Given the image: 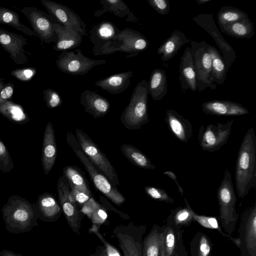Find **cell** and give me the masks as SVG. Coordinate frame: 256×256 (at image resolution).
Listing matches in <instances>:
<instances>
[{"label":"cell","instance_id":"6da1fadb","mask_svg":"<svg viewBox=\"0 0 256 256\" xmlns=\"http://www.w3.org/2000/svg\"><path fill=\"white\" fill-rule=\"evenodd\" d=\"M235 181L238 196L242 198L256 184V137L250 128L240 144L236 162Z\"/></svg>","mask_w":256,"mask_h":256},{"label":"cell","instance_id":"7a4b0ae2","mask_svg":"<svg viewBox=\"0 0 256 256\" xmlns=\"http://www.w3.org/2000/svg\"><path fill=\"white\" fill-rule=\"evenodd\" d=\"M6 228L14 234L32 231L38 226L35 204L17 195L10 196L2 209Z\"/></svg>","mask_w":256,"mask_h":256},{"label":"cell","instance_id":"3957f363","mask_svg":"<svg viewBox=\"0 0 256 256\" xmlns=\"http://www.w3.org/2000/svg\"><path fill=\"white\" fill-rule=\"evenodd\" d=\"M66 141L83 164L95 187L112 202L120 206L126 200L124 196L85 155L71 132L66 133Z\"/></svg>","mask_w":256,"mask_h":256},{"label":"cell","instance_id":"277c9868","mask_svg":"<svg viewBox=\"0 0 256 256\" xmlns=\"http://www.w3.org/2000/svg\"><path fill=\"white\" fill-rule=\"evenodd\" d=\"M148 82L146 79L134 88L130 102L122 113V123L129 130H138L149 122Z\"/></svg>","mask_w":256,"mask_h":256},{"label":"cell","instance_id":"5b68a950","mask_svg":"<svg viewBox=\"0 0 256 256\" xmlns=\"http://www.w3.org/2000/svg\"><path fill=\"white\" fill-rule=\"evenodd\" d=\"M217 198L221 223L226 232L230 234L235 228L238 214L236 208V197L232 175L228 170H225L218 189Z\"/></svg>","mask_w":256,"mask_h":256},{"label":"cell","instance_id":"8992f818","mask_svg":"<svg viewBox=\"0 0 256 256\" xmlns=\"http://www.w3.org/2000/svg\"><path fill=\"white\" fill-rule=\"evenodd\" d=\"M148 46V40L143 34L130 28H125L103 46L100 56L123 52L128 54L126 57L134 56Z\"/></svg>","mask_w":256,"mask_h":256},{"label":"cell","instance_id":"52a82bcc","mask_svg":"<svg viewBox=\"0 0 256 256\" xmlns=\"http://www.w3.org/2000/svg\"><path fill=\"white\" fill-rule=\"evenodd\" d=\"M191 52L194 61L199 92L209 88L214 90L216 84L212 76V58L208 50V44L206 41H191Z\"/></svg>","mask_w":256,"mask_h":256},{"label":"cell","instance_id":"ba28073f","mask_svg":"<svg viewBox=\"0 0 256 256\" xmlns=\"http://www.w3.org/2000/svg\"><path fill=\"white\" fill-rule=\"evenodd\" d=\"M76 135L82 150L91 162L114 186H120L118 176L114 167L98 146L86 134L79 128L76 129Z\"/></svg>","mask_w":256,"mask_h":256},{"label":"cell","instance_id":"9c48e42d","mask_svg":"<svg viewBox=\"0 0 256 256\" xmlns=\"http://www.w3.org/2000/svg\"><path fill=\"white\" fill-rule=\"evenodd\" d=\"M56 65L62 72L72 75H84L94 67L105 64V60H94L85 56L81 50L62 52L56 61Z\"/></svg>","mask_w":256,"mask_h":256},{"label":"cell","instance_id":"30bf717a","mask_svg":"<svg viewBox=\"0 0 256 256\" xmlns=\"http://www.w3.org/2000/svg\"><path fill=\"white\" fill-rule=\"evenodd\" d=\"M145 230L144 226H138L132 222L114 229L113 234L118 240L122 256H142V236Z\"/></svg>","mask_w":256,"mask_h":256},{"label":"cell","instance_id":"8fae6325","mask_svg":"<svg viewBox=\"0 0 256 256\" xmlns=\"http://www.w3.org/2000/svg\"><path fill=\"white\" fill-rule=\"evenodd\" d=\"M234 120L226 123L201 125L198 132V140L201 148L205 151L214 152L218 150L228 142L230 136Z\"/></svg>","mask_w":256,"mask_h":256},{"label":"cell","instance_id":"7c38bea8","mask_svg":"<svg viewBox=\"0 0 256 256\" xmlns=\"http://www.w3.org/2000/svg\"><path fill=\"white\" fill-rule=\"evenodd\" d=\"M57 190L60 206L68 225L74 232L79 234L83 214L71 194L70 185L64 176L58 180Z\"/></svg>","mask_w":256,"mask_h":256},{"label":"cell","instance_id":"4fadbf2b","mask_svg":"<svg viewBox=\"0 0 256 256\" xmlns=\"http://www.w3.org/2000/svg\"><path fill=\"white\" fill-rule=\"evenodd\" d=\"M20 12L28 18L32 29L40 40L46 44L56 43L58 36L54 30L56 22L44 12L35 6H25Z\"/></svg>","mask_w":256,"mask_h":256},{"label":"cell","instance_id":"5bb4252c","mask_svg":"<svg viewBox=\"0 0 256 256\" xmlns=\"http://www.w3.org/2000/svg\"><path fill=\"white\" fill-rule=\"evenodd\" d=\"M49 15L57 23L72 28L81 36L86 34V26L80 16L68 6L50 0H40Z\"/></svg>","mask_w":256,"mask_h":256},{"label":"cell","instance_id":"9a60e30c","mask_svg":"<svg viewBox=\"0 0 256 256\" xmlns=\"http://www.w3.org/2000/svg\"><path fill=\"white\" fill-rule=\"evenodd\" d=\"M192 20L213 38L220 49L226 68L228 70L236 59V52L220 34L212 14H200L192 18Z\"/></svg>","mask_w":256,"mask_h":256},{"label":"cell","instance_id":"2e32d148","mask_svg":"<svg viewBox=\"0 0 256 256\" xmlns=\"http://www.w3.org/2000/svg\"><path fill=\"white\" fill-rule=\"evenodd\" d=\"M27 44L26 39L22 36L0 28V45L16 64H24L28 62L24 49Z\"/></svg>","mask_w":256,"mask_h":256},{"label":"cell","instance_id":"e0dca14e","mask_svg":"<svg viewBox=\"0 0 256 256\" xmlns=\"http://www.w3.org/2000/svg\"><path fill=\"white\" fill-rule=\"evenodd\" d=\"M119 28L112 22L104 20L94 25L90 31V40L93 44L92 52L100 56L103 46L120 32Z\"/></svg>","mask_w":256,"mask_h":256},{"label":"cell","instance_id":"ac0fdd59","mask_svg":"<svg viewBox=\"0 0 256 256\" xmlns=\"http://www.w3.org/2000/svg\"><path fill=\"white\" fill-rule=\"evenodd\" d=\"M164 121L172 133L180 142H187L192 138L191 122L174 110H166Z\"/></svg>","mask_w":256,"mask_h":256},{"label":"cell","instance_id":"d6986e66","mask_svg":"<svg viewBox=\"0 0 256 256\" xmlns=\"http://www.w3.org/2000/svg\"><path fill=\"white\" fill-rule=\"evenodd\" d=\"M202 110L206 114L237 116L248 114L249 110L242 105L230 100H214L204 102Z\"/></svg>","mask_w":256,"mask_h":256},{"label":"cell","instance_id":"ffe728a7","mask_svg":"<svg viewBox=\"0 0 256 256\" xmlns=\"http://www.w3.org/2000/svg\"><path fill=\"white\" fill-rule=\"evenodd\" d=\"M179 80L182 92L190 90L196 92L198 90L196 78L190 48L188 46L180 57L179 65Z\"/></svg>","mask_w":256,"mask_h":256},{"label":"cell","instance_id":"44dd1931","mask_svg":"<svg viewBox=\"0 0 256 256\" xmlns=\"http://www.w3.org/2000/svg\"><path fill=\"white\" fill-rule=\"evenodd\" d=\"M80 103L84 111L95 118L104 116L110 110V104L106 98L89 90L82 92Z\"/></svg>","mask_w":256,"mask_h":256},{"label":"cell","instance_id":"7402d4cb","mask_svg":"<svg viewBox=\"0 0 256 256\" xmlns=\"http://www.w3.org/2000/svg\"><path fill=\"white\" fill-rule=\"evenodd\" d=\"M38 218L46 222L56 220L62 214V208L56 198L51 194L40 195L34 203Z\"/></svg>","mask_w":256,"mask_h":256},{"label":"cell","instance_id":"603a6c76","mask_svg":"<svg viewBox=\"0 0 256 256\" xmlns=\"http://www.w3.org/2000/svg\"><path fill=\"white\" fill-rule=\"evenodd\" d=\"M57 147L52 124L48 122L44 132L42 152V163L45 174L53 168L57 156Z\"/></svg>","mask_w":256,"mask_h":256},{"label":"cell","instance_id":"cb8c5ba5","mask_svg":"<svg viewBox=\"0 0 256 256\" xmlns=\"http://www.w3.org/2000/svg\"><path fill=\"white\" fill-rule=\"evenodd\" d=\"M162 236L164 248L166 256H175L176 254H187L182 241V230H176L167 222V224L160 228Z\"/></svg>","mask_w":256,"mask_h":256},{"label":"cell","instance_id":"d4e9b609","mask_svg":"<svg viewBox=\"0 0 256 256\" xmlns=\"http://www.w3.org/2000/svg\"><path fill=\"white\" fill-rule=\"evenodd\" d=\"M132 76V71L121 72L98 80L95 85L111 94H119L130 86Z\"/></svg>","mask_w":256,"mask_h":256},{"label":"cell","instance_id":"484cf974","mask_svg":"<svg viewBox=\"0 0 256 256\" xmlns=\"http://www.w3.org/2000/svg\"><path fill=\"white\" fill-rule=\"evenodd\" d=\"M102 8L94 11V17H100L107 12L124 18L128 22L139 24V20L134 14L128 5L121 0H100Z\"/></svg>","mask_w":256,"mask_h":256},{"label":"cell","instance_id":"4316f807","mask_svg":"<svg viewBox=\"0 0 256 256\" xmlns=\"http://www.w3.org/2000/svg\"><path fill=\"white\" fill-rule=\"evenodd\" d=\"M54 30L58 40L53 46L58 52L68 51L78 47L82 41V36L72 28L62 26L57 22L54 24Z\"/></svg>","mask_w":256,"mask_h":256},{"label":"cell","instance_id":"83f0119b","mask_svg":"<svg viewBox=\"0 0 256 256\" xmlns=\"http://www.w3.org/2000/svg\"><path fill=\"white\" fill-rule=\"evenodd\" d=\"M190 42L191 40L183 32L176 30L158 48L157 54L162 55V60H169L178 54L184 45Z\"/></svg>","mask_w":256,"mask_h":256},{"label":"cell","instance_id":"f1b7e54d","mask_svg":"<svg viewBox=\"0 0 256 256\" xmlns=\"http://www.w3.org/2000/svg\"><path fill=\"white\" fill-rule=\"evenodd\" d=\"M148 82V92L154 100H161L168 92V84L165 70L154 69Z\"/></svg>","mask_w":256,"mask_h":256},{"label":"cell","instance_id":"f546056e","mask_svg":"<svg viewBox=\"0 0 256 256\" xmlns=\"http://www.w3.org/2000/svg\"><path fill=\"white\" fill-rule=\"evenodd\" d=\"M220 28L222 32L236 38H250L254 35V24L248 18Z\"/></svg>","mask_w":256,"mask_h":256},{"label":"cell","instance_id":"4dcf8cb0","mask_svg":"<svg viewBox=\"0 0 256 256\" xmlns=\"http://www.w3.org/2000/svg\"><path fill=\"white\" fill-rule=\"evenodd\" d=\"M208 50L212 58V76L214 82L224 84L228 72L222 56L214 46L208 44Z\"/></svg>","mask_w":256,"mask_h":256},{"label":"cell","instance_id":"1f68e13d","mask_svg":"<svg viewBox=\"0 0 256 256\" xmlns=\"http://www.w3.org/2000/svg\"><path fill=\"white\" fill-rule=\"evenodd\" d=\"M122 154L134 164L146 170H154L156 166L148 158L134 146L123 144L120 146Z\"/></svg>","mask_w":256,"mask_h":256},{"label":"cell","instance_id":"d6a6232c","mask_svg":"<svg viewBox=\"0 0 256 256\" xmlns=\"http://www.w3.org/2000/svg\"><path fill=\"white\" fill-rule=\"evenodd\" d=\"M0 113L15 124H24L30 120L22 106L11 100H8L0 106Z\"/></svg>","mask_w":256,"mask_h":256},{"label":"cell","instance_id":"836d02e7","mask_svg":"<svg viewBox=\"0 0 256 256\" xmlns=\"http://www.w3.org/2000/svg\"><path fill=\"white\" fill-rule=\"evenodd\" d=\"M247 221L246 226L245 241L250 254L256 256V208L254 206L246 213Z\"/></svg>","mask_w":256,"mask_h":256},{"label":"cell","instance_id":"e575fe53","mask_svg":"<svg viewBox=\"0 0 256 256\" xmlns=\"http://www.w3.org/2000/svg\"><path fill=\"white\" fill-rule=\"evenodd\" d=\"M184 201L186 204V207L190 210L194 220L196 221L201 226L206 228L218 230L222 236L228 238L238 246H240L241 244L240 240L238 238H235L230 235L224 233L220 226L218 220L216 218L198 214L192 208L186 198H184Z\"/></svg>","mask_w":256,"mask_h":256},{"label":"cell","instance_id":"d590c367","mask_svg":"<svg viewBox=\"0 0 256 256\" xmlns=\"http://www.w3.org/2000/svg\"><path fill=\"white\" fill-rule=\"evenodd\" d=\"M0 24L8 25L30 36H36L31 29L22 24L19 15L15 12L0 6Z\"/></svg>","mask_w":256,"mask_h":256},{"label":"cell","instance_id":"8d00e7d4","mask_svg":"<svg viewBox=\"0 0 256 256\" xmlns=\"http://www.w3.org/2000/svg\"><path fill=\"white\" fill-rule=\"evenodd\" d=\"M63 176L67 180L70 187L92 194L84 174L76 168L71 166H65L63 169Z\"/></svg>","mask_w":256,"mask_h":256},{"label":"cell","instance_id":"74e56055","mask_svg":"<svg viewBox=\"0 0 256 256\" xmlns=\"http://www.w3.org/2000/svg\"><path fill=\"white\" fill-rule=\"evenodd\" d=\"M142 256H160V228L157 225L143 240Z\"/></svg>","mask_w":256,"mask_h":256},{"label":"cell","instance_id":"f35d334b","mask_svg":"<svg viewBox=\"0 0 256 256\" xmlns=\"http://www.w3.org/2000/svg\"><path fill=\"white\" fill-rule=\"evenodd\" d=\"M248 18V14L244 12L230 6L222 7L217 14V20L220 27Z\"/></svg>","mask_w":256,"mask_h":256},{"label":"cell","instance_id":"ab89813d","mask_svg":"<svg viewBox=\"0 0 256 256\" xmlns=\"http://www.w3.org/2000/svg\"><path fill=\"white\" fill-rule=\"evenodd\" d=\"M192 216L186 207H178L172 210L167 222L174 228L180 230L183 226H188L193 220Z\"/></svg>","mask_w":256,"mask_h":256},{"label":"cell","instance_id":"60d3db41","mask_svg":"<svg viewBox=\"0 0 256 256\" xmlns=\"http://www.w3.org/2000/svg\"><path fill=\"white\" fill-rule=\"evenodd\" d=\"M196 250L192 256H210L212 245L208 237L204 234L200 233L196 237Z\"/></svg>","mask_w":256,"mask_h":256},{"label":"cell","instance_id":"b9f144b4","mask_svg":"<svg viewBox=\"0 0 256 256\" xmlns=\"http://www.w3.org/2000/svg\"><path fill=\"white\" fill-rule=\"evenodd\" d=\"M144 192L148 196L155 200L170 204L174 202V200L162 188L153 186H147L144 188Z\"/></svg>","mask_w":256,"mask_h":256},{"label":"cell","instance_id":"7bdbcfd3","mask_svg":"<svg viewBox=\"0 0 256 256\" xmlns=\"http://www.w3.org/2000/svg\"><path fill=\"white\" fill-rule=\"evenodd\" d=\"M14 167V164L8 150L0 140V170L4 172H8Z\"/></svg>","mask_w":256,"mask_h":256},{"label":"cell","instance_id":"ee69618b","mask_svg":"<svg viewBox=\"0 0 256 256\" xmlns=\"http://www.w3.org/2000/svg\"><path fill=\"white\" fill-rule=\"evenodd\" d=\"M44 100L48 108L54 109L62 104V99L56 90L48 88L43 92Z\"/></svg>","mask_w":256,"mask_h":256},{"label":"cell","instance_id":"f6af8a7d","mask_svg":"<svg viewBox=\"0 0 256 256\" xmlns=\"http://www.w3.org/2000/svg\"><path fill=\"white\" fill-rule=\"evenodd\" d=\"M100 225L92 224L88 230L89 233L94 234L105 247L108 256H122L118 250L109 243L100 234Z\"/></svg>","mask_w":256,"mask_h":256},{"label":"cell","instance_id":"bcb514c9","mask_svg":"<svg viewBox=\"0 0 256 256\" xmlns=\"http://www.w3.org/2000/svg\"><path fill=\"white\" fill-rule=\"evenodd\" d=\"M36 74V69L30 67L18 68L12 70L10 72L12 76L22 82L30 80Z\"/></svg>","mask_w":256,"mask_h":256},{"label":"cell","instance_id":"7dc6e473","mask_svg":"<svg viewBox=\"0 0 256 256\" xmlns=\"http://www.w3.org/2000/svg\"><path fill=\"white\" fill-rule=\"evenodd\" d=\"M149 4L159 14L166 15L170 10L168 0H147Z\"/></svg>","mask_w":256,"mask_h":256},{"label":"cell","instance_id":"c3c4849f","mask_svg":"<svg viewBox=\"0 0 256 256\" xmlns=\"http://www.w3.org/2000/svg\"><path fill=\"white\" fill-rule=\"evenodd\" d=\"M70 189L72 196L80 208L93 197L92 194L86 193L76 188L70 187Z\"/></svg>","mask_w":256,"mask_h":256},{"label":"cell","instance_id":"681fc988","mask_svg":"<svg viewBox=\"0 0 256 256\" xmlns=\"http://www.w3.org/2000/svg\"><path fill=\"white\" fill-rule=\"evenodd\" d=\"M107 217L106 208L100 205L93 212L90 220L93 224L100 226L106 222Z\"/></svg>","mask_w":256,"mask_h":256},{"label":"cell","instance_id":"f907efd6","mask_svg":"<svg viewBox=\"0 0 256 256\" xmlns=\"http://www.w3.org/2000/svg\"><path fill=\"white\" fill-rule=\"evenodd\" d=\"M14 88L12 83L8 82L0 90V106L12 98Z\"/></svg>","mask_w":256,"mask_h":256},{"label":"cell","instance_id":"816d5d0a","mask_svg":"<svg viewBox=\"0 0 256 256\" xmlns=\"http://www.w3.org/2000/svg\"><path fill=\"white\" fill-rule=\"evenodd\" d=\"M100 206V204L92 197L80 208V210L90 219L93 212Z\"/></svg>","mask_w":256,"mask_h":256},{"label":"cell","instance_id":"f5cc1de1","mask_svg":"<svg viewBox=\"0 0 256 256\" xmlns=\"http://www.w3.org/2000/svg\"><path fill=\"white\" fill-rule=\"evenodd\" d=\"M100 200L102 203L103 206L105 208L114 211V212L118 214L124 219H128L129 216L125 214L118 210L115 208L110 204L108 202L103 196H100Z\"/></svg>","mask_w":256,"mask_h":256},{"label":"cell","instance_id":"db71d44e","mask_svg":"<svg viewBox=\"0 0 256 256\" xmlns=\"http://www.w3.org/2000/svg\"><path fill=\"white\" fill-rule=\"evenodd\" d=\"M163 174L168 176L172 180H174V182L176 183V186H178V191H179L180 193V194L182 196H183L184 195V191L182 188L181 187V186L179 184H178V180H177L176 176L174 174V173L172 171L167 170V171H166L165 172H164L163 173Z\"/></svg>","mask_w":256,"mask_h":256},{"label":"cell","instance_id":"11a10c76","mask_svg":"<svg viewBox=\"0 0 256 256\" xmlns=\"http://www.w3.org/2000/svg\"><path fill=\"white\" fill-rule=\"evenodd\" d=\"M89 256H108V255L104 246H98L96 248L95 252L90 254Z\"/></svg>","mask_w":256,"mask_h":256},{"label":"cell","instance_id":"9f6ffc18","mask_svg":"<svg viewBox=\"0 0 256 256\" xmlns=\"http://www.w3.org/2000/svg\"><path fill=\"white\" fill-rule=\"evenodd\" d=\"M0 256H23L20 254H16L8 250H4L0 252Z\"/></svg>","mask_w":256,"mask_h":256},{"label":"cell","instance_id":"6f0895ef","mask_svg":"<svg viewBox=\"0 0 256 256\" xmlns=\"http://www.w3.org/2000/svg\"><path fill=\"white\" fill-rule=\"evenodd\" d=\"M160 256H166L164 242H163V238L161 234L160 230Z\"/></svg>","mask_w":256,"mask_h":256},{"label":"cell","instance_id":"680465c9","mask_svg":"<svg viewBox=\"0 0 256 256\" xmlns=\"http://www.w3.org/2000/svg\"><path fill=\"white\" fill-rule=\"evenodd\" d=\"M212 0H196L198 4H205Z\"/></svg>","mask_w":256,"mask_h":256},{"label":"cell","instance_id":"91938a15","mask_svg":"<svg viewBox=\"0 0 256 256\" xmlns=\"http://www.w3.org/2000/svg\"><path fill=\"white\" fill-rule=\"evenodd\" d=\"M6 84L4 82V79L2 78H0V90Z\"/></svg>","mask_w":256,"mask_h":256},{"label":"cell","instance_id":"94428289","mask_svg":"<svg viewBox=\"0 0 256 256\" xmlns=\"http://www.w3.org/2000/svg\"><path fill=\"white\" fill-rule=\"evenodd\" d=\"M187 254H176L175 256H186Z\"/></svg>","mask_w":256,"mask_h":256}]
</instances>
